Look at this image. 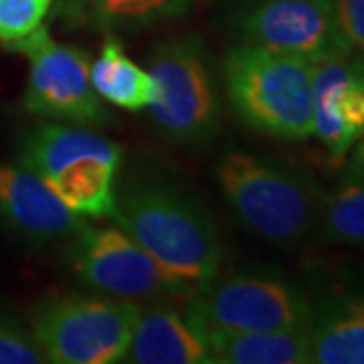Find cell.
Listing matches in <instances>:
<instances>
[{
	"mask_svg": "<svg viewBox=\"0 0 364 364\" xmlns=\"http://www.w3.org/2000/svg\"><path fill=\"white\" fill-rule=\"evenodd\" d=\"M109 217L154 259L178 294H198L219 279L221 239L210 217L188 196L164 184H134L116 196Z\"/></svg>",
	"mask_w": 364,
	"mask_h": 364,
	"instance_id": "obj_1",
	"label": "cell"
},
{
	"mask_svg": "<svg viewBox=\"0 0 364 364\" xmlns=\"http://www.w3.org/2000/svg\"><path fill=\"white\" fill-rule=\"evenodd\" d=\"M316 63L239 43L225 55L223 81L235 116L282 140L314 136Z\"/></svg>",
	"mask_w": 364,
	"mask_h": 364,
	"instance_id": "obj_2",
	"label": "cell"
},
{
	"mask_svg": "<svg viewBox=\"0 0 364 364\" xmlns=\"http://www.w3.org/2000/svg\"><path fill=\"white\" fill-rule=\"evenodd\" d=\"M122 150L85 126L43 124L26 136L21 166L35 172L79 217H109Z\"/></svg>",
	"mask_w": 364,
	"mask_h": 364,
	"instance_id": "obj_3",
	"label": "cell"
},
{
	"mask_svg": "<svg viewBox=\"0 0 364 364\" xmlns=\"http://www.w3.org/2000/svg\"><path fill=\"white\" fill-rule=\"evenodd\" d=\"M217 182L241 223L272 245L296 247L316 231L322 198L272 160L227 152L217 164Z\"/></svg>",
	"mask_w": 364,
	"mask_h": 364,
	"instance_id": "obj_4",
	"label": "cell"
},
{
	"mask_svg": "<svg viewBox=\"0 0 364 364\" xmlns=\"http://www.w3.org/2000/svg\"><path fill=\"white\" fill-rule=\"evenodd\" d=\"M140 310L138 301L102 294L53 296L31 316L33 338L49 363H122L130 350Z\"/></svg>",
	"mask_w": 364,
	"mask_h": 364,
	"instance_id": "obj_5",
	"label": "cell"
},
{
	"mask_svg": "<svg viewBox=\"0 0 364 364\" xmlns=\"http://www.w3.org/2000/svg\"><path fill=\"white\" fill-rule=\"evenodd\" d=\"M150 73L156 97L148 107L158 128L181 144L208 142L219 130L221 107L200 41L184 37L158 45Z\"/></svg>",
	"mask_w": 364,
	"mask_h": 364,
	"instance_id": "obj_6",
	"label": "cell"
},
{
	"mask_svg": "<svg viewBox=\"0 0 364 364\" xmlns=\"http://www.w3.org/2000/svg\"><path fill=\"white\" fill-rule=\"evenodd\" d=\"M243 45L324 63L354 55L334 0H247L233 18Z\"/></svg>",
	"mask_w": 364,
	"mask_h": 364,
	"instance_id": "obj_7",
	"label": "cell"
},
{
	"mask_svg": "<svg viewBox=\"0 0 364 364\" xmlns=\"http://www.w3.org/2000/svg\"><path fill=\"white\" fill-rule=\"evenodd\" d=\"M11 49L23 53L31 63L25 91L31 114L77 126L109 122L104 100L91 85L90 57L81 49L51 39L45 26L13 43Z\"/></svg>",
	"mask_w": 364,
	"mask_h": 364,
	"instance_id": "obj_8",
	"label": "cell"
},
{
	"mask_svg": "<svg viewBox=\"0 0 364 364\" xmlns=\"http://www.w3.org/2000/svg\"><path fill=\"white\" fill-rule=\"evenodd\" d=\"M186 318L205 330H287L310 328L312 304L286 282L272 277H229L213 282L186 308Z\"/></svg>",
	"mask_w": 364,
	"mask_h": 364,
	"instance_id": "obj_9",
	"label": "cell"
},
{
	"mask_svg": "<svg viewBox=\"0 0 364 364\" xmlns=\"http://www.w3.org/2000/svg\"><path fill=\"white\" fill-rule=\"evenodd\" d=\"M69 241L71 272L95 294L132 301L178 294L154 259L119 227L85 223Z\"/></svg>",
	"mask_w": 364,
	"mask_h": 364,
	"instance_id": "obj_10",
	"label": "cell"
},
{
	"mask_svg": "<svg viewBox=\"0 0 364 364\" xmlns=\"http://www.w3.org/2000/svg\"><path fill=\"white\" fill-rule=\"evenodd\" d=\"M364 132V55L316 63L314 134L330 156H348Z\"/></svg>",
	"mask_w": 364,
	"mask_h": 364,
	"instance_id": "obj_11",
	"label": "cell"
},
{
	"mask_svg": "<svg viewBox=\"0 0 364 364\" xmlns=\"http://www.w3.org/2000/svg\"><path fill=\"white\" fill-rule=\"evenodd\" d=\"M0 221L35 243L71 239L85 225L39 176L0 164Z\"/></svg>",
	"mask_w": 364,
	"mask_h": 364,
	"instance_id": "obj_12",
	"label": "cell"
},
{
	"mask_svg": "<svg viewBox=\"0 0 364 364\" xmlns=\"http://www.w3.org/2000/svg\"><path fill=\"white\" fill-rule=\"evenodd\" d=\"M126 360L138 364H210V352L203 334L186 316L168 306H158L140 310Z\"/></svg>",
	"mask_w": 364,
	"mask_h": 364,
	"instance_id": "obj_13",
	"label": "cell"
},
{
	"mask_svg": "<svg viewBox=\"0 0 364 364\" xmlns=\"http://www.w3.org/2000/svg\"><path fill=\"white\" fill-rule=\"evenodd\" d=\"M210 363L306 364L312 363L310 328L287 330H205L200 332Z\"/></svg>",
	"mask_w": 364,
	"mask_h": 364,
	"instance_id": "obj_14",
	"label": "cell"
},
{
	"mask_svg": "<svg viewBox=\"0 0 364 364\" xmlns=\"http://www.w3.org/2000/svg\"><path fill=\"white\" fill-rule=\"evenodd\" d=\"M91 85L95 93L122 109L140 112L156 97V81L150 71L136 65L122 43L107 37L100 57L90 65Z\"/></svg>",
	"mask_w": 364,
	"mask_h": 364,
	"instance_id": "obj_15",
	"label": "cell"
},
{
	"mask_svg": "<svg viewBox=\"0 0 364 364\" xmlns=\"http://www.w3.org/2000/svg\"><path fill=\"white\" fill-rule=\"evenodd\" d=\"M310 344L312 363L364 364V299H340L314 316Z\"/></svg>",
	"mask_w": 364,
	"mask_h": 364,
	"instance_id": "obj_16",
	"label": "cell"
},
{
	"mask_svg": "<svg viewBox=\"0 0 364 364\" xmlns=\"http://www.w3.org/2000/svg\"><path fill=\"white\" fill-rule=\"evenodd\" d=\"M316 229L328 243L364 247V181L346 178L320 200Z\"/></svg>",
	"mask_w": 364,
	"mask_h": 364,
	"instance_id": "obj_17",
	"label": "cell"
},
{
	"mask_svg": "<svg viewBox=\"0 0 364 364\" xmlns=\"http://www.w3.org/2000/svg\"><path fill=\"white\" fill-rule=\"evenodd\" d=\"M104 23L146 25L182 13L186 0H77Z\"/></svg>",
	"mask_w": 364,
	"mask_h": 364,
	"instance_id": "obj_18",
	"label": "cell"
},
{
	"mask_svg": "<svg viewBox=\"0 0 364 364\" xmlns=\"http://www.w3.org/2000/svg\"><path fill=\"white\" fill-rule=\"evenodd\" d=\"M53 0H0V43L13 45L35 33Z\"/></svg>",
	"mask_w": 364,
	"mask_h": 364,
	"instance_id": "obj_19",
	"label": "cell"
},
{
	"mask_svg": "<svg viewBox=\"0 0 364 364\" xmlns=\"http://www.w3.org/2000/svg\"><path fill=\"white\" fill-rule=\"evenodd\" d=\"M45 363L39 344L21 326L0 314V364Z\"/></svg>",
	"mask_w": 364,
	"mask_h": 364,
	"instance_id": "obj_20",
	"label": "cell"
},
{
	"mask_svg": "<svg viewBox=\"0 0 364 364\" xmlns=\"http://www.w3.org/2000/svg\"><path fill=\"white\" fill-rule=\"evenodd\" d=\"M340 25L352 43L354 51L364 55V0H334Z\"/></svg>",
	"mask_w": 364,
	"mask_h": 364,
	"instance_id": "obj_21",
	"label": "cell"
},
{
	"mask_svg": "<svg viewBox=\"0 0 364 364\" xmlns=\"http://www.w3.org/2000/svg\"><path fill=\"white\" fill-rule=\"evenodd\" d=\"M346 178L364 181V132L363 136L354 142L348 152V164H346Z\"/></svg>",
	"mask_w": 364,
	"mask_h": 364,
	"instance_id": "obj_22",
	"label": "cell"
}]
</instances>
